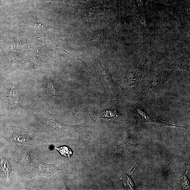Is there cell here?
<instances>
[{
    "label": "cell",
    "instance_id": "cell-17",
    "mask_svg": "<svg viewBox=\"0 0 190 190\" xmlns=\"http://www.w3.org/2000/svg\"><path fill=\"white\" fill-rule=\"evenodd\" d=\"M48 85L49 88L51 90L52 94H53L54 96H56V89L54 88V86L53 82L51 81H50L48 84Z\"/></svg>",
    "mask_w": 190,
    "mask_h": 190
},
{
    "label": "cell",
    "instance_id": "cell-14",
    "mask_svg": "<svg viewBox=\"0 0 190 190\" xmlns=\"http://www.w3.org/2000/svg\"><path fill=\"white\" fill-rule=\"evenodd\" d=\"M59 151L62 156L70 158L72 154V152L70 149L66 146L62 147L60 148H55Z\"/></svg>",
    "mask_w": 190,
    "mask_h": 190
},
{
    "label": "cell",
    "instance_id": "cell-16",
    "mask_svg": "<svg viewBox=\"0 0 190 190\" xmlns=\"http://www.w3.org/2000/svg\"><path fill=\"white\" fill-rule=\"evenodd\" d=\"M154 1L157 2V3L166 5L181 3L186 2V0H154Z\"/></svg>",
    "mask_w": 190,
    "mask_h": 190
},
{
    "label": "cell",
    "instance_id": "cell-3",
    "mask_svg": "<svg viewBox=\"0 0 190 190\" xmlns=\"http://www.w3.org/2000/svg\"><path fill=\"white\" fill-rule=\"evenodd\" d=\"M134 33L151 40L156 38L155 28L152 23L147 12L138 14L134 24Z\"/></svg>",
    "mask_w": 190,
    "mask_h": 190
},
{
    "label": "cell",
    "instance_id": "cell-13",
    "mask_svg": "<svg viewBox=\"0 0 190 190\" xmlns=\"http://www.w3.org/2000/svg\"><path fill=\"white\" fill-rule=\"evenodd\" d=\"M8 97L10 104L14 105L18 104L19 95L16 89H12L11 90L9 94Z\"/></svg>",
    "mask_w": 190,
    "mask_h": 190
},
{
    "label": "cell",
    "instance_id": "cell-10",
    "mask_svg": "<svg viewBox=\"0 0 190 190\" xmlns=\"http://www.w3.org/2000/svg\"><path fill=\"white\" fill-rule=\"evenodd\" d=\"M117 112L115 107H111L100 112L99 118H104L113 119L115 121H122V115Z\"/></svg>",
    "mask_w": 190,
    "mask_h": 190
},
{
    "label": "cell",
    "instance_id": "cell-8",
    "mask_svg": "<svg viewBox=\"0 0 190 190\" xmlns=\"http://www.w3.org/2000/svg\"><path fill=\"white\" fill-rule=\"evenodd\" d=\"M117 16L114 24V31L121 33L123 29L127 12L126 0H116Z\"/></svg>",
    "mask_w": 190,
    "mask_h": 190
},
{
    "label": "cell",
    "instance_id": "cell-5",
    "mask_svg": "<svg viewBox=\"0 0 190 190\" xmlns=\"http://www.w3.org/2000/svg\"><path fill=\"white\" fill-rule=\"evenodd\" d=\"M174 71L159 69L155 71L150 76L147 88L151 90L160 89L173 74Z\"/></svg>",
    "mask_w": 190,
    "mask_h": 190
},
{
    "label": "cell",
    "instance_id": "cell-11",
    "mask_svg": "<svg viewBox=\"0 0 190 190\" xmlns=\"http://www.w3.org/2000/svg\"><path fill=\"white\" fill-rule=\"evenodd\" d=\"M135 6L138 14L147 12V0H134Z\"/></svg>",
    "mask_w": 190,
    "mask_h": 190
},
{
    "label": "cell",
    "instance_id": "cell-1",
    "mask_svg": "<svg viewBox=\"0 0 190 190\" xmlns=\"http://www.w3.org/2000/svg\"><path fill=\"white\" fill-rule=\"evenodd\" d=\"M147 60L146 57H141L122 68L125 75H126L129 90L134 96L139 93L141 89Z\"/></svg>",
    "mask_w": 190,
    "mask_h": 190
},
{
    "label": "cell",
    "instance_id": "cell-15",
    "mask_svg": "<svg viewBox=\"0 0 190 190\" xmlns=\"http://www.w3.org/2000/svg\"><path fill=\"white\" fill-rule=\"evenodd\" d=\"M1 164L2 171L6 176L8 177L9 172L10 171L11 168L8 162L5 159H2L1 161Z\"/></svg>",
    "mask_w": 190,
    "mask_h": 190
},
{
    "label": "cell",
    "instance_id": "cell-9",
    "mask_svg": "<svg viewBox=\"0 0 190 190\" xmlns=\"http://www.w3.org/2000/svg\"><path fill=\"white\" fill-rule=\"evenodd\" d=\"M135 112L136 114L138 115L140 118H141L142 121L144 122H154L157 124H159L162 126H169L172 127H181L184 129H187V127L186 126H176V125H172L167 123H166L163 121H160L157 119L149 115L146 113V112L142 110V109L137 107L135 110Z\"/></svg>",
    "mask_w": 190,
    "mask_h": 190
},
{
    "label": "cell",
    "instance_id": "cell-7",
    "mask_svg": "<svg viewBox=\"0 0 190 190\" xmlns=\"http://www.w3.org/2000/svg\"><path fill=\"white\" fill-rule=\"evenodd\" d=\"M84 8L88 19L89 29L91 31L92 25L95 17L105 10V6L101 2L94 0L85 3Z\"/></svg>",
    "mask_w": 190,
    "mask_h": 190
},
{
    "label": "cell",
    "instance_id": "cell-6",
    "mask_svg": "<svg viewBox=\"0 0 190 190\" xmlns=\"http://www.w3.org/2000/svg\"><path fill=\"white\" fill-rule=\"evenodd\" d=\"M157 69L173 71L181 70L189 71L190 59L183 56L159 64Z\"/></svg>",
    "mask_w": 190,
    "mask_h": 190
},
{
    "label": "cell",
    "instance_id": "cell-2",
    "mask_svg": "<svg viewBox=\"0 0 190 190\" xmlns=\"http://www.w3.org/2000/svg\"><path fill=\"white\" fill-rule=\"evenodd\" d=\"M154 6L162 14L167 23L183 26L182 16L186 12H189V3L186 2L169 5L155 3Z\"/></svg>",
    "mask_w": 190,
    "mask_h": 190
},
{
    "label": "cell",
    "instance_id": "cell-12",
    "mask_svg": "<svg viewBox=\"0 0 190 190\" xmlns=\"http://www.w3.org/2000/svg\"><path fill=\"white\" fill-rule=\"evenodd\" d=\"M122 180L125 185L130 189H135V186L131 178V176L122 173Z\"/></svg>",
    "mask_w": 190,
    "mask_h": 190
},
{
    "label": "cell",
    "instance_id": "cell-4",
    "mask_svg": "<svg viewBox=\"0 0 190 190\" xmlns=\"http://www.w3.org/2000/svg\"><path fill=\"white\" fill-rule=\"evenodd\" d=\"M114 31V25H107L101 29L92 32L89 38L82 44L89 43L99 46L103 49Z\"/></svg>",
    "mask_w": 190,
    "mask_h": 190
}]
</instances>
